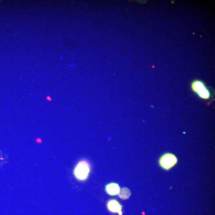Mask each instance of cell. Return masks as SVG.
I'll list each match as a JSON object with an SVG mask.
<instances>
[{
    "label": "cell",
    "mask_w": 215,
    "mask_h": 215,
    "mask_svg": "<svg viewBox=\"0 0 215 215\" xmlns=\"http://www.w3.org/2000/svg\"><path fill=\"white\" fill-rule=\"evenodd\" d=\"M191 87L192 91L197 94L201 99L207 100L210 98V90L202 81L199 80L193 81L191 83Z\"/></svg>",
    "instance_id": "6da1fadb"
},
{
    "label": "cell",
    "mask_w": 215,
    "mask_h": 215,
    "mask_svg": "<svg viewBox=\"0 0 215 215\" xmlns=\"http://www.w3.org/2000/svg\"><path fill=\"white\" fill-rule=\"evenodd\" d=\"M90 168L89 164L86 161H81L79 162L74 170L75 177L79 180H86L89 175Z\"/></svg>",
    "instance_id": "7a4b0ae2"
},
{
    "label": "cell",
    "mask_w": 215,
    "mask_h": 215,
    "mask_svg": "<svg viewBox=\"0 0 215 215\" xmlns=\"http://www.w3.org/2000/svg\"><path fill=\"white\" fill-rule=\"evenodd\" d=\"M177 158L175 155L171 153H167L161 157L159 163L162 168L168 170L174 166L177 163Z\"/></svg>",
    "instance_id": "3957f363"
},
{
    "label": "cell",
    "mask_w": 215,
    "mask_h": 215,
    "mask_svg": "<svg viewBox=\"0 0 215 215\" xmlns=\"http://www.w3.org/2000/svg\"><path fill=\"white\" fill-rule=\"evenodd\" d=\"M108 209L110 212L118 213L119 215L122 214V206L118 201L115 199L110 200L107 203Z\"/></svg>",
    "instance_id": "277c9868"
},
{
    "label": "cell",
    "mask_w": 215,
    "mask_h": 215,
    "mask_svg": "<svg viewBox=\"0 0 215 215\" xmlns=\"http://www.w3.org/2000/svg\"><path fill=\"white\" fill-rule=\"evenodd\" d=\"M106 191L109 195L115 196L119 194L120 188L118 184L113 182L107 185Z\"/></svg>",
    "instance_id": "5b68a950"
},
{
    "label": "cell",
    "mask_w": 215,
    "mask_h": 215,
    "mask_svg": "<svg viewBox=\"0 0 215 215\" xmlns=\"http://www.w3.org/2000/svg\"><path fill=\"white\" fill-rule=\"evenodd\" d=\"M119 197L123 200H126L129 198L131 195L130 191L127 188H124L122 189L120 191L119 194H118Z\"/></svg>",
    "instance_id": "8992f818"
}]
</instances>
